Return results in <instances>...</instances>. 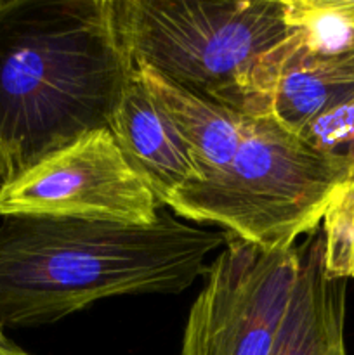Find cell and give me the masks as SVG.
Here are the masks:
<instances>
[{
  "mask_svg": "<svg viewBox=\"0 0 354 355\" xmlns=\"http://www.w3.org/2000/svg\"><path fill=\"white\" fill-rule=\"evenodd\" d=\"M132 73L115 0H0V186L108 128Z\"/></svg>",
  "mask_w": 354,
  "mask_h": 355,
  "instance_id": "1",
  "label": "cell"
},
{
  "mask_svg": "<svg viewBox=\"0 0 354 355\" xmlns=\"http://www.w3.org/2000/svg\"><path fill=\"white\" fill-rule=\"evenodd\" d=\"M160 210L149 225L12 215L0 224V326L58 322L125 295L183 293L228 243Z\"/></svg>",
  "mask_w": 354,
  "mask_h": 355,
  "instance_id": "2",
  "label": "cell"
},
{
  "mask_svg": "<svg viewBox=\"0 0 354 355\" xmlns=\"http://www.w3.org/2000/svg\"><path fill=\"white\" fill-rule=\"evenodd\" d=\"M353 177L342 153L316 148L269 116L243 114L238 149L226 170L187 186L165 207L260 248H285L318 229L333 194Z\"/></svg>",
  "mask_w": 354,
  "mask_h": 355,
  "instance_id": "3",
  "label": "cell"
},
{
  "mask_svg": "<svg viewBox=\"0 0 354 355\" xmlns=\"http://www.w3.org/2000/svg\"><path fill=\"white\" fill-rule=\"evenodd\" d=\"M115 17L132 64L235 111L260 59L290 33L287 0H115Z\"/></svg>",
  "mask_w": 354,
  "mask_h": 355,
  "instance_id": "4",
  "label": "cell"
},
{
  "mask_svg": "<svg viewBox=\"0 0 354 355\" xmlns=\"http://www.w3.org/2000/svg\"><path fill=\"white\" fill-rule=\"evenodd\" d=\"M298 276V245L229 236L191 305L179 355H271Z\"/></svg>",
  "mask_w": 354,
  "mask_h": 355,
  "instance_id": "5",
  "label": "cell"
},
{
  "mask_svg": "<svg viewBox=\"0 0 354 355\" xmlns=\"http://www.w3.org/2000/svg\"><path fill=\"white\" fill-rule=\"evenodd\" d=\"M162 203L108 128L89 132L0 186V215L149 225Z\"/></svg>",
  "mask_w": 354,
  "mask_h": 355,
  "instance_id": "6",
  "label": "cell"
},
{
  "mask_svg": "<svg viewBox=\"0 0 354 355\" xmlns=\"http://www.w3.org/2000/svg\"><path fill=\"white\" fill-rule=\"evenodd\" d=\"M354 101V54L318 55L288 37L260 59L250 75L238 113L269 116L302 135Z\"/></svg>",
  "mask_w": 354,
  "mask_h": 355,
  "instance_id": "7",
  "label": "cell"
},
{
  "mask_svg": "<svg viewBox=\"0 0 354 355\" xmlns=\"http://www.w3.org/2000/svg\"><path fill=\"white\" fill-rule=\"evenodd\" d=\"M108 130L163 207L201 180L191 148L135 73L111 113Z\"/></svg>",
  "mask_w": 354,
  "mask_h": 355,
  "instance_id": "8",
  "label": "cell"
},
{
  "mask_svg": "<svg viewBox=\"0 0 354 355\" xmlns=\"http://www.w3.org/2000/svg\"><path fill=\"white\" fill-rule=\"evenodd\" d=\"M346 290V279L326 274L316 229L298 245L297 283L271 355H347Z\"/></svg>",
  "mask_w": 354,
  "mask_h": 355,
  "instance_id": "9",
  "label": "cell"
},
{
  "mask_svg": "<svg viewBox=\"0 0 354 355\" xmlns=\"http://www.w3.org/2000/svg\"><path fill=\"white\" fill-rule=\"evenodd\" d=\"M134 73L187 142L201 180L226 170L238 149L243 114L170 82L146 64H134Z\"/></svg>",
  "mask_w": 354,
  "mask_h": 355,
  "instance_id": "10",
  "label": "cell"
},
{
  "mask_svg": "<svg viewBox=\"0 0 354 355\" xmlns=\"http://www.w3.org/2000/svg\"><path fill=\"white\" fill-rule=\"evenodd\" d=\"M287 24L304 51L354 54V0H287Z\"/></svg>",
  "mask_w": 354,
  "mask_h": 355,
  "instance_id": "11",
  "label": "cell"
},
{
  "mask_svg": "<svg viewBox=\"0 0 354 355\" xmlns=\"http://www.w3.org/2000/svg\"><path fill=\"white\" fill-rule=\"evenodd\" d=\"M321 227L326 274L337 279H354V177L333 194Z\"/></svg>",
  "mask_w": 354,
  "mask_h": 355,
  "instance_id": "12",
  "label": "cell"
},
{
  "mask_svg": "<svg viewBox=\"0 0 354 355\" xmlns=\"http://www.w3.org/2000/svg\"><path fill=\"white\" fill-rule=\"evenodd\" d=\"M302 139L325 151L342 153L354 168V101L344 110L318 121Z\"/></svg>",
  "mask_w": 354,
  "mask_h": 355,
  "instance_id": "13",
  "label": "cell"
},
{
  "mask_svg": "<svg viewBox=\"0 0 354 355\" xmlns=\"http://www.w3.org/2000/svg\"><path fill=\"white\" fill-rule=\"evenodd\" d=\"M0 355H31V354H28L26 350L17 347L14 342H10V340L3 335V329L2 326H0Z\"/></svg>",
  "mask_w": 354,
  "mask_h": 355,
  "instance_id": "14",
  "label": "cell"
}]
</instances>
